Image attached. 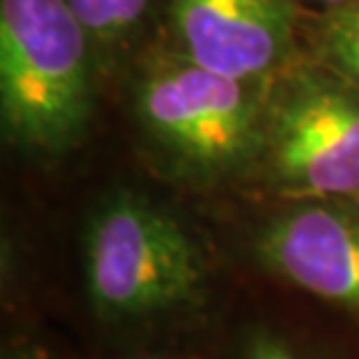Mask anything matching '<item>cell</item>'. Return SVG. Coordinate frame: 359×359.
<instances>
[{
  "mask_svg": "<svg viewBox=\"0 0 359 359\" xmlns=\"http://www.w3.org/2000/svg\"><path fill=\"white\" fill-rule=\"evenodd\" d=\"M100 59L63 0H0V121L7 142L59 156L82 140Z\"/></svg>",
  "mask_w": 359,
  "mask_h": 359,
  "instance_id": "1",
  "label": "cell"
},
{
  "mask_svg": "<svg viewBox=\"0 0 359 359\" xmlns=\"http://www.w3.org/2000/svg\"><path fill=\"white\" fill-rule=\"evenodd\" d=\"M271 84L212 73L161 49L135 73L133 114L177 177L217 182L264 154Z\"/></svg>",
  "mask_w": 359,
  "mask_h": 359,
  "instance_id": "2",
  "label": "cell"
},
{
  "mask_svg": "<svg viewBox=\"0 0 359 359\" xmlns=\"http://www.w3.org/2000/svg\"><path fill=\"white\" fill-rule=\"evenodd\" d=\"M84 283L98 315L145 318L196 297L203 259L173 215L133 191H114L87 222Z\"/></svg>",
  "mask_w": 359,
  "mask_h": 359,
  "instance_id": "3",
  "label": "cell"
},
{
  "mask_svg": "<svg viewBox=\"0 0 359 359\" xmlns=\"http://www.w3.org/2000/svg\"><path fill=\"white\" fill-rule=\"evenodd\" d=\"M264 156L285 191L359 194V89L320 63L297 61L271 84Z\"/></svg>",
  "mask_w": 359,
  "mask_h": 359,
  "instance_id": "4",
  "label": "cell"
},
{
  "mask_svg": "<svg viewBox=\"0 0 359 359\" xmlns=\"http://www.w3.org/2000/svg\"><path fill=\"white\" fill-rule=\"evenodd\" d=\"M170 47L201 68L273 82L297 63L294 0H166Z\"/></svg>",
  "mask_w": 359,
  "mask_h": 359,
  "instance_id": "5",
  "label": "cell"
},
{
  "mask_svg": "<svg viewBox=\"0 0 359 359\" xmlns=\"http://www.w3.org/2000/svg\"><path fill=\"white\" fill-rule=\"evenodd\" d=\"M257 252L287 283L359 313V215L329 203L294 208L262 229Z\"/></svg>",
  "mask_w": 359,
  "mask_h": 359,
  "instance_id": "6",
  "label": "cell"
},
{
  "mask_svg": "<svg viewBox=\"0 0 359 359\" xmlns=\"http://www.w3.org/2000/svg\"><path fill=\"white\" fill-rule=\"evenodd\" d=\"M87 28L98 59L119 52L145 26L156 0H63Z\"/></svg>",
  "mask_w": 359,
  "mask_h": 359,
  "instance_id": "7",
  "label": "cell"
},
{
  "mask_svg": "<svg viewBox=\"0 0 359 359\" xmlns=\"http://www.w3.org/2000/svg\"><path fill=\"white\" fill-rule=\"evenodd\" d=\"M315 63L359 89V0L327 10L313 26Z\"/></svg>",
  "mask_w": 359,
  "mask_h": 359,
  "instance_id": "8",
  "label": "cell"
},
{
  "mask_svg": "<svg viewBox=\"0 0 359 359\" xmlns=\"http://www.w3.org/2000/svg\"><path fill=\"white\" fill-rule=\"evenodd\" d=\"M245 359H299L292 353L285 343H280L271 336H257V339L250 343Z\"/></svg>",
  "mask_w": 359,
  "mask_h": 359,
  "instance_id": "9",
  "label": "cell"
},
{
  "mask_svg": "<svg viewBox=\"0 0 359 359\" xmlns=\"http://www.w3.org/2000/svg\"><path fill=\"white\" fill-rule=\"evenodd\" d=\"M315 3H320L322 7H327V10H336V7H343V5L353 3V0H315Z\"/></svg>",
  "mask_w": 359,
  "mask_h": 359,
  "instance_id": "10",
  "label": "cell"
},
{
  "mask_svg": "<svg viewBox=\"0 0 359 359\" xmlns=\"http://www.w3.org/2000/svg\"><path fill=\"white\" fill-rule=\"evenodd\" d=\"M5 359H33V357H28V355H7Z\"/></svg>",
  "mask_w": 359,
  "mask_h": 359,
  "instance_id": "11",
  "label": "cell"
},
{
  "mask_svg": "<svg viewBox=\"0 0 359 359\" xmlns=\"http://www.w3.org/2000/svg\"><path fill=\"white\" fill-rule=\"evenodd\" d=\"M355 198H357V201H359V194H357V196H355Z\"/></svg>",
  "mask_w": 359,
  "mask_h": 359,
  "instance_id": "12",
  "label": "cell"
}]
</instances>
